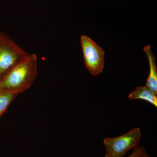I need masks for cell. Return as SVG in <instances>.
<instances>
[{
    "label": "cell",
    "instance_id": "4",
    "mask_svg": "<svg viewBox=\"0 0 157 157\" xmlns=\"http://www.w3.org/2000/svg\"><path fill=\"white\" fill-rule=\"evenodd\" d=\"M80 43L86 67L92 75L98 76L104 71L105 52L85 35L81 36Z\"/></svg>",
    "mask_w": 157,
    "mask_h": 157
},
{
    "label": "cell",
    "instance_id": "2",
    "mask_svg": "<svg viewBox=\"0 0 157 157\" xmlns=\"http://www.w3.org/2000/svg\"><path fill=\"white\" fill-rule=\"evenodd\" d=\"M141 136L140 129L135 128L121 136L104 138L105 157H123L130 150L139 146Z\"/></svg>",
    "mask_w": 157,
    "mask_h": 157
},
{
    "label": "cell",
    "instance_id": "1",
    "mask_svg": "<svg viewBox=\"0 0 157 157\" xmlns=\"http://www.w3.org/2000/svg\"><path fill=\"white\" fill-rule=\"evenodd\" d=\"M37 61L36 54H28L0 80V91L18 95L29 89L38 75Z\"/></svg>",
    "mask_w": 157,
    "mask_h": 157
},
{
    "label": "cell",
    "instance_id": "3",
    "mask_svg": "<svg viewBox=\"0 0 157 157\" xmlns=\"http://www.w3.org/2000/svg\"><path fill=\"white\" fill-rule=\"evenodd\" d=\"M28 54L8 35L0 32V80Z\"/></svg>",
    "mask_w": 157,
    "mask_h": 157
},
{
    "label": "cell",
    "instance_id": "5",
    "mask_svg": "<svg viewBox=\"0 0 157 157\" xmlns=\"http://www.w3.org/2000/svg\"><path fill=\"white\" fill-rule=\"evenodd\" d=\"M144 50L146 53L149 64V73L147 79L146 86L157 94V69L156 59L152 52L150 45L144 47Z\"/></svg>",
    "mask_w": 157,
    "mask_h": 157
},
{
    "label": "cell",
    "instance_id": "7",
    "mask_svg": "<svg viewBox=\"0 0 157 157\" xmlns=\"http://www.w3.org/2000/svg\"><path fill=\"white\" fill-rule=\"evenodd\" d=\"M17 96L9 92L0 91V118L6 112L10 104Z\"/></svg>",
    "mask_w": 157,
    "mask_h": 157
},
{
    "label": "cell",
    "instance_id": "9",
    "mask_svg": "<svg viewBox=\"0 0 157 157\" xmlns=\"http://www.w3.org/2000/svg\"><path fill=\"white\" fill-rule=\"evenodd\" d=\"M139 157H151L147 153V151L146 150V149L145 148L143 149L142 152L140 154V155Z\"/></svg>",
    "mask_w": 157,
    "mask_h": 157
},
{
    "label": "cell",
    "instance_id": "8",
    "mask_svg": "<svg viewBox=\"0 0 157 157\" xmlns=\"http://www.w3.org/2000/svg\"><path fill=\"white\" fill-rule=\"evenodd\" d=\"M144 147L143 146H138L134 149L133 152L128 157H139L142 152Z\"/></svg>",
    "mask_w": 157,
    "mask_h": 157
},
{
    "label": "cell",
    "instance_id": "6",
    "mask_svg": "<svg viewBox=\"0 0 157 157\" xmlns=\"http://www.w3.org/2000/svg\"><path fill=\"white\" fill-rule=\"evenodd\" d=\"M157 95L145 86L136 87L129 94L128 98L132 100H143L157 107Z\"/></svg>",
    "mask_w": 157,
    "mask_h": 157
}]
</instances>
